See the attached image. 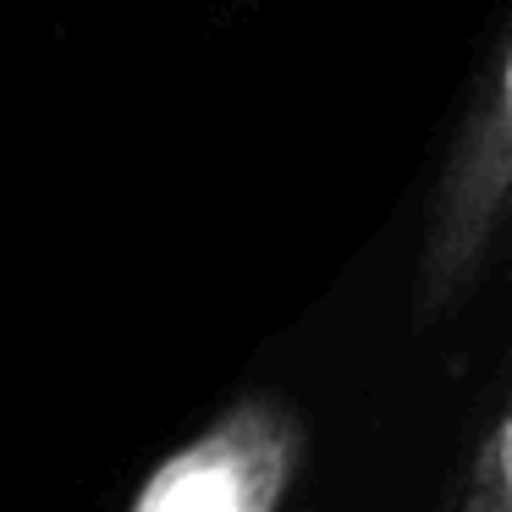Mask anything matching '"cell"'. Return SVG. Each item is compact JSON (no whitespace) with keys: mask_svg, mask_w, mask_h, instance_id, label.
<instances>
[{"mask_svg":"<svg viewBox=\"0 0 512 512\" xmlns=\"http://www.w3.org/2000/svg\"><path fill=\"white\" fill-rule=\"evenodd\" d=\"M512 204V39L496 61L485 100L474 105L441 171L419 254V320L446 314L468 292L501 215Z\"/></svg>","mask_w":512,"mask_h":512,"instance_id":"1","label":"cell"},{"mask_svg":"<svg viewBox=\"0 0 512 512\" xmlns=\"http://www.w3.org/2000/svg\"><path fill=\"white\" fill-rule=\"evenodd\" d=\"M298 468V413L281 397H243L138 485L133 512H281Z\"/></svg>","mask_w":512,"mask_h":512,"instance_id":"2","label":"cell"},{"mask_svg":"<svg viewBox=\"0 0 512 512\" xmlns=\"http://www.w3.org/2000/svg\"><path fill=\"white\" fill-rule=\"evenodd\" d=\"M457 512H512V408L496 419V430L479 441L468 485L457 496Z\"/></svg>","mask_w":512,"mask_h":512,"instance_id":"3","label":"cell"}]
</instances>
